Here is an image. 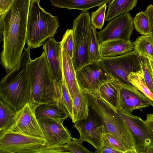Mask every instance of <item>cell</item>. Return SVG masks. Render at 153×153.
Masks as SVG:
<instances>
[{
  "label": "cell",
  "mask_w": 153,
  "mask_h": 153,
  "mask_svg": "<svg viewBox=\"0 0 153 153\" xmlns=\"http://www.w3.org/2000/svg\"><path fill=\"white\" fill-rule=\"evenodd\" d=\"M110 21L106 27L97 33L100 43L112 40H130L134 25L133 19L129 13L120 15Z\"/></svg>",
  "instance_id": "obj_12"
},
{
  "label": "cell",
  "mask_w": 153,
  "mask_h": 153,
  "mask_svg": "<svg viewBox=\"0 0 153 153\" xmlns=\"http://www.w3.org/2000/svg\"><path fill=\"white\" fill-rule=\"evenodd\" d=\"M45 138L49 145L54 147L64 146L72 138L63 123L49 118H37Z\"/></svg>",
  "instance_id": "obj_15"
},
{
  "label": "cell",
  "mask_w": 153,
  "mask_h": 153,
  "mask_svg": "<svg viewBox=\"0 0 153 153\" xmlns=\"http://www.w3.org/2000/svg\"><path fill=\"white\" fill-rule=\"evenodd\" d=\"M96 153H121L120 151L111 147L102 144L95 152Z\"/></svg>",
  "instance_id": "obj_35"
},
{
  "label": "cell",
  "mask_w": 153,
  "mask_h": 153,
  "mask_svg": "<svg viewBox=\"0 0 153 153\" xmlns=\"http://www.w3.org/2000/svg\"><path fill=\"white\" fill-rule=\"evenodd\" d=\"M96 29L92 25L88 33V49L89 63L98 61L100 58V42L97 37Z\"/></svg>",
  "instance_id": "obj_25"
},
{
  "label": "cell",
  "mask_w": 153,
  "mask_h": 153,
  "mask_svg": "<svg viewBox=\"0 0 153 153\" xmlns=\"http://www.w3.org/2000/svg\"><path fill=\"white\" fill-rule=\"evenodd\" d=\"M16 112L9 105L0 100V132L9 128L12 123Z\"/></svg>",
  "instance_id": "obj_26"
},
{
  "label": "cell",
  "mask_w": 153,
  "mask_h": 153,
  "mask_svg": "<svg viewBox=\"0 0 153 153\" xmlns=\"http://www.w3.org/2000/svg\"><path fill=\"white\" fill-rule=\"evenodd\" d=\"M117 84L118 108L131 114L135 109L141 111L149 106H153V101L132 85L124 83Z\"/></svg>",
  "instance_id": "obj_13"
},
{
  "label": "cell",
  "mask_w": 153,
  "mask_h": 153,
  "mask_svg": "<svg viewBox=\"0 0 153 153\" xmlns=\"http://www.w3.org/2000/svg\"><path fill=\"white\" fill-rule=\"evenodd\" d=\"M52 78L61 84L63 81L61 62V42L49 38L42 45Z\"/></svg>",
  "instance_id": "obj_16"
},
{
  "label": "cell",
  "mask_w": 153,
  "mask_h": 153,
  "mask_svg": "<svg viewBox=\"0 0 153 153\" xmlns=\"http://www.w3.org/2000/svg\"><path fill=\"white\" fill-rule=\"evenodd\" d=\"M83 91L89 108L98 116L102 123L104 133H111L118 137L125 146L127 153H137L131 134L116 111L102 99L97 92Z\"/></svg>",
  "instance_id": "obj_4"
},
{
  "label": "cell",
  "mask_w": 153,
  "mask_h": 153,
  "mask_svg": "<svg viewBox=\"0 0 153 153\" xmlns=\"http://www.w3.org/2000/svg\"><path fill=\"white\" fill-rule=\"evenodd\" d=\"M90 17L88 11H82L73 22L74 50L72 59L76 72L89 63L88 45L89 30L92 25Z\"/></svg>",
  "instance_id": "obj_7"
},
{
  "label": "cell",
  "mask_w": 153,
  "mask_h": 153,
  "mask_svg": "<svg viewBox=\"0 0 153 153\" xmlns=\"http://www.w3.org/2000/svg\"><path fill=\"white\" fill-rule=\"evenodd\" d=\"M137 0H111L108 6L105 21H110L123 13H127L136 6Z\"/></svg>",
  "instance_id": "obj_22"
},
{
  "label": "cell",
  "mask_w": 153,
  "mask_h": 153,
  "mask_svg": "<svg viewBox=\"0 0 153 153\" xmlns=\"http://www.w3.org/2000/svg\"><path fill=\"white\" fill-rule=\"evenodd\" d=\"M61 42V47L64 49L72 58L74 50V40L72 29H68L66 30L63 36Z\"/></svg>",
  "instance_id": "obj_33"
},
{
  "label": "cell",
  "mask_w": 153,
  "mask_h": 153,
  "mask_svg": "<svg viewBox=\"0 0 153 153\" xmlns=\"http://www.w3.org/2000/svg\"><path fill=\"white\" fill-rule=\"evenodd\" d=\"M58 8L88 11L90 9L109 3L111 0H50Z\"/></svg>",
  "instance_id": "obj_20"
},
{
  "label": "cell",
  "mask_w": 153,
  "mask_h": 153,
  "mask_svg": "<svg viewBox=\"0 0 153 153\" xmlns=\"http://www.w3.org/2000/svg\"><path fill=\"white\" fill-rule=\"evenodd\" d=\"M82 143L79 138H72L71 140L65 145V147L71 153H93L85 148L82 145Z\"/></svg>",
  "instance_id": "obj_34"
},
{
  "label": "cell",
  "mask_w": 153,
  "mask_h": 153,
  "mask_svg": "<svg viewBox=\"0 0 153 153\" xmlns=\"http://www.w3.org/2000/svg\"><path fill=\"white\" fill-rule=\"evenodd\" d=\"M107 4H105L100 6L97 10L91 13V22L92 26L96 29H101L103 26Z\"/></svg>",
  "instance_id": "obj_31"
},
{
  "label": "cell",
  "mask_w": 153,
  "mask_h": 153,
  "mask_svg": "<svg viewBox=\"0 0 153 153\" xmlns=\"http://www.w3.org/2000/svg\"><path fill=\"white\" fill-rule=\"evenodd\" d=\"M93 111L92 114L89 111L86 119L77 121L73 126L78 131L79 138L82 142H87L97 149L103 143L104 130L101 120Z\"/></svg>",
  "instance_id": "obj_14"
},
{
  "label": "cell",
  "mask_w": 153,
  "mask_h": 153,
  "mask_svg": "<svg viewBox=\"0 0 153 153\" xmlns=\"http://www.w3.org/2000/svg\"><path fill=\"white\" fill-rule=\"evenodd\" d=\"M40 0H30L27 25L26 43L30 49L42 45L53 37L59 24L56 16L46 12L40 5Z\"/></svg>",
  "instance_id": "obj_5"
},
{
  "label": "cell",
  "mask_w": 153,
  "mask_h": 153,
  "mask_svg": "<svg viewBox=\"0 0 153 153\" xmlns=\"http://www.w3.org/2000/svg\"><path fill=\"white\" fill-rule=\"evenodd\" d=\"M133 23L136 30L142 35L151 34L150 23L146 11L137 13L133 19Z\"/></svg>",
  "instance_id": "obj_28"
},
{
  "label": "cell",
  "mask_w": 153,
  "mask_h": 153,
  "mask_svg": "<svg viewBox=\"0 0 153 153\" xmlns=\"http://www.w3.org/2000/svg\"><path fill=\"white\" fill-rule=\"evenodd\" d=\"M13 0H0V15L4 13L11 4Z\"/></svg>",
  "instance_id": "obj_36"
},
{
  "label": "cell",
  "mask_w": 153,
  "mask_h": 153,
  "mask_svg": "<svg viewBox=\"0 0 153 153\" xmlns=\"http://www.w3.org/2000/svg\"><path fill=\"white\" fill-rule=\"evenodd\" d=\"M97 93L102 99L116 111L118 107V84L114 80L100 85Z\"/></svg>",
  "instance_id": "obj_23"
},
{
  "label": "cell",
  "mask_w": 153,
  "mask_h": 153,
  "mask_svg": "<svg viewBox=\"0 0 153 153\" xmlns=\"http://www.w3.org/2000/svg\"><path fill=\"white\" fill-rule=\"evenodd\" d=\"M61 57L63 79L73 100L77 90L80 87L77 81L72 58L62 47Z\"/></svg>",
  "instance_id": "obj_18"
},
{
  "label": "cell",
  "mask_w": 153,
  "mask_h": 153,
  "mask_svg": "<svg viewBox=\"0 0 153 153\" xmlns=\"http://www.w3.org/2000/svg\"><path fill=\"white\" fill-rule=\"evenodd\" d=\"M144 121L149 126L153 132V113L148 114Z\"/></svg>",
  "instance_id": "obj_38"
},
{
  "label": "cell",
  "mask_w": 153,
  "mask_h": 153,
  "mask_svg": "<svg viewBox=\"0 0 153 153\" xmlns=\"http://www.w3.org/2000/svg\"><path fill=\"white\" fill-rule=\"evenodd\" d=\"M102 140V144L116 149L121 153H127V149L122 141L113 134L104 133Z\"/></svg>",
  "instance_id": "obj_30"
},
{
  "label": "cell",
  "mask_w": 153,
  "mask_h": 153,
  "mask_svg": "<svg viewBox=\"0 0 153 153\" xmlns=\"http://www.w3.org/2000/svg\"><path fill=\"white\" fill-rule=\"evenodd\" d=\"M68 152L65 146H50L44 138L16 133L0 134V153Z\"/></svg>",
  "instance_id": "obj_6"
},
{
  "label": "cell",
  "mask_w": 153,
  "mask_h": 153,
  "mask_svg": "<svg viewBox=\"0 0 153 153\" xmlns=\"http://www.w3.org/2000/svg\"><path fill=\"white\" fill-rule=\"evenodd\" d=\"M145 11L149 19L151 26V35L153 38V5L150 4L148 6Z\"/></svg>",
  "instance_id": "obj_37"
},
{
  "label": "cell",
  "mask_w": 153,
  "mask_h": 153,
  "mask_svg": "<svg viewBox=\"0 0 153 153\" xmlns=\"http://www.w3.org/2000/svg\"><path fill=\"white\" fill-rule=\"evenodd\" d=\"M116 111L131 134L137 153H153V132L148 125L140 117L129 114L119 108Z\"/></svg>",
  "instance_id": "obj_9"
},
{
  "label": "cell",
  "mask_w": 153,
  "mask_h": 153,
  "mask_svg": "<svg viewBox=\"0 0 153 153\" xmlns=\"http://www.w3.org/2000/svg\"><path fill=\"white\" fill-rule=\"evenodd\" d=\"M28 74L31 89L30 102L37 105L60 101L61 84L51 77L45 53L30 59Z\"/></svg>",
  "instance_id": "obj_3"
},
{
  "label": "cell",
  "mask_w": 153,
  "mask_h": 153,
  "mask_svg": "<svg viewBox=\"0 0 153 153\" xmlns=\"http://www.w3.org/2000/svg\"><path fill=\"white\" fill-rule=\"evenodd\" d=\"M77 81L83 90L97 93L103 84L114 80L99 61L87 64L76 72Z\"/></svg>",
  "instance_id": "obj_11"
},
{
  "label": "cell",
  "mask_w": 153,
  "mask_h": 153,
  "mask_svg": "<svg viewBox=\"0 0 153 153\" xmlns=\"http://www.w3.org/2000/svg\"><path fill=\"white\" fill-rule=\"evenodd\" d=\"M140 56L135 50L113 58H100V62L117 83L131 85L128 79L130 73L140 70Z\"/></svg>",
  "instance_id": "obj_8"
},
{
  "label": "cell",
  "mask_w": 153,
  "mask_h": 153,
  "mask_svg": "<svg viewBox=\"0 0 153 153\" xmlns=\"http://www.w3.org/2000/svg\"><path fill=\"white\" fill-rule=\"evenodd\" d=\"M133 43L134 50L140 56L153 60V38L151 34L140 36Z\"/></svg>",
  "instance_id": "obj_24"
},
{
  "label": "cell",
  "mask_w": 153,
  "mask_h": 153,
  "mask_svg": "<svg viewBox=\"0 0 153 153\" xmlns=\"http://www.w3.org/2000/svg\"><path fill=\"white\" fill-rule=\"evenodd\" d=\"M37 106L30 101L26 103L16 112L12 123L9 128L0 134L16 133L45 138L36 115Z\"/></svg>",
  "instance_id": "obj_10"
},
{
  "label": "cell",
  "mask_w": 153,
  "mask_h": 153,
  "mask_svg": "<svg viewBox=\"0 0 153 153\" xmlns=\"http://www.w3.org/2000/svg\"><path fill=\"white\" fill-rule=\"evenodd\" d=\"M73 114L72 121L75 123L77 121L86 119L90 110L89 106L84 91L79 88L76 91L73 100Z\"/></svg>",
  "instance_id": "obj_21"
},
{
  "label": "cell",
  "mask_w": 153,
  "mask_h": 153,
  "mask_svg": "<svg viewBox=\"0 0 153 153\" xmlns=\"http://www.w3.org/2000/svg\"><path fill=\"white\" fill-rule=\"evenodd\" d=\"M147 59H148L150 64L153 75V60L150 58H148Z\"/></svg>",
  "instance_id": "obj_39"
},
{
  "label": "cell",
  "mask_w": 153,
  "mask_h": 153,
  "mask_svg": "<svg viewBox=\"0 0 153 153\" xmlns=\"http://www.w3.org/2000/svg\"><path fill=\"white\" fill-rule=\"evenodd\" d=\"M134 50L130 40H112L100 43V58L120 56Z\"/></svg>",
  "instance_id": "obj_17"
},
{
  "label": "cell",
  "mask_w": 153,
  "mask_h": 153,
  "mask_svg": "<svg viewBox=\"0 0 153 153\" xmlns=\"http://www.w3.org/2000/svg\"><path fill=\"white\" fill-rule=\"evenodd\" d=\"M30 0H13L0 15L1 39L3 41L1 63L6 72L20 61L27 41V25Z\"/></svg>",
  "instance_id": "obj_1"
},
{
  "label": "cell",
  "mask_w": 153,
  "mask_h": 153,
  "mask_svg": "<svg viewBox=\"0 0 153 153\" xmlns=\"http://www.w3.org/2000/svg\"><path fill=\"white\" fill-rule=\"evenodd\" d=\"M35 113L37 118H51L62 123L69 116L68 111L60 101L38 105L36 108Z\"/></svg>",
  "instance_id": "obj_19"
},
{
  "label": "cell",
  "mask_w": 153,
  "mask_h": 153,
  "mask_svg": "<svg viewBox=\"0 0 153 153\" xmlns=\"http://www.w3.org/2000/svg\"><path fill=\"white\" fill-rule=\"evenodd\" d=\"M30 48L24 49L21 59L15 68L0 82V99L16 112L31 100L28 66Z\"/></svg>",
  "instance_id": "obj_2"
},
{
  "label": "cell",
  "mask_w": 153,
  "mask_h": 153,
  "mask_svg": "<svg viewBox=\"0 0 153 153\" xmlns=\"http://www.w3.org/2000/svg\"><path fill=\"white\" fill-rule=\"evenodd\" d=\"M139 62L145 82L153 94V75L149 61L147 58L140 56Z\"/></svg>",
  "instance_id": "obj_29"
},
{
  "label": "cell",
  "mask_w": 153,
  "mask_h": 153,
  "mask_svg": "<svg viewBox=\"0 0 153 153\" xmlns=\"http://www.w3.org/2000/svg\"><path fill=\"white\" fill-rule=\"evenodd\" d=\"M61 86L62 95L60 102L65 108L69 114V117L72 120L73 114V100L63 79Z\"/></svg>",
  "instance_id": "obj_32"
},
{
  "label": "cell",
  "mask_w": 153,
  "mask_h": 153,
  "mask_svg": "<svg viewBox=\"0 0 153 153\" xmlns=\"http://www.w3.org/2000/svg\"><path fill=\"white\" fill-rule=\"evenodd\" d=\"M128 79L132 86L153 101V94L146 84L140 70L131 73Z\"/></svg>",
  "instance_id": "obj_27"
}]
</instances>
